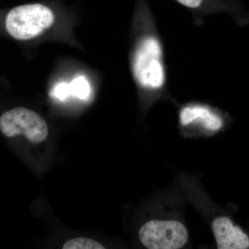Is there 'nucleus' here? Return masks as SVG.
Returning a JSON list of instances; mask_svg holds the SVG:
<instances>
[{
  "label": "nucleus",
  "mask_w": 249,
  "mask_h": 249,
  "mask_svg": "<svg viewBox=\"0 0 249 249\" xmlns=\"http://www.w3.org/2000/svg\"><path fill=\"white\" fill-rule=\"evenodd\" d=\"M71 93L80 99H88L90 93V86L84 76H78L70 83Z\"/></svg>",
  "instance_id": "nucleus-8"
},
{
  "label": "nucleus",
  "mask_w": 249,
  "mask_h": 249,
  "mask_svg": "<svg viewBox=\"0 0 249 249\" xmlns=\"http://www.w3.org/2000/svg\"><path fill=\"white\" fill-rule=\"evenodd\" d=\"M191 13L193 24L201 27L207 16L222 11L225 8L222 0H175Z\"/></svg>",
  "instance_id": "nucleus-7"
},
{
  "label": "nucleus",
  "mask_w": 249,
  "mask_h": 249,
  "mask_svg": "<svg viewBox=\"0 0 249 249\" xmlns=\"http://www.w3.org/2000/svg\"><path fill=\"white\" fill-rule=\"evenodd\" d=\"M130 53V70L137 88L148 99L167 94L168 67L164 43L145 0H139Z\"/></svg>",
  "instance_id": "nucleus-1"
},
{
  "label": "nucleus",
  "mask_w": 249,
  "mask_h": 249,
  "mask_svg": "<svg viewBox=\"0 0 249 249\" xmlns=\"http://www.w3.org/2000/svg\"><path fill=\"white\" fill-rule=\"evenodd\" d=\"M213 231L219 249H249V237L230 218L221 216L214 219Z\"/></svg>",
  "instance_id": "nucleus-6"
},
{
  "label": "nucleus",
  "mask_w": 249,
  "mask_h": 249,
  "mask_svg": "<svg viewBox=\"0 0 249 249\" xmlns=\"http://www.w3.org/2000/svg\"><path fill=\"white\" fill-rule=\"evenodd\" d=\"M71 95L70 85L65 83H58L52 91V96L59 100L64 101Z\"/></svg>",
  "instance_id": "nucleus-10"
},
{
  "label": "nucleus",
  "mask_w": 249,
  "mask_h": 249,
  "mask_svg": "<svg viewBox=\"0 0 249 249\" xmlns=\"http://www.w3.org/2000/svg\"><path fill=\"white\" fill-rule=\"evenodd\" d=\"M63 249H104L99 242L91 240V239L85 238V237H78V238L72 239L68 240L64 244Z\"/></svg>",
  "instance_id": "nucleus-9"
},
{
  "label": "nucleus",
  "mask_w": 249,
  "mask_h": 249,
  "mask_svg": "<svg viewBox=\"0 0 249 249\" xmlns=\"http://www.w3.org/2000/svg\"><path fill=\"white\" fill-rule=\"evenodd\" d=\"M0 131L8 138L24 136L34 142L45 141L49 134L45 119L36 111L16 107L0 116Z\"/></svg>",
  "instance_id": "nucleus-3"
},
{
  "label": "nucleus",
  "mask_w": 249,
  "mask_h": 249,
  "mask_svg": "<svg viewBox=\"0 0 249 249\" xmlns=\"http://www.w3.org/2000/svg\"><path fill=\"white\" fill-rule=\"evenodd\" d=\"M54 21L53 10L45 4L34 3L14 6L5 12L1 25L11 38L27 41L45 32L53 25Z\"/></svg>",
  "instance_id": "nucleus-2"
},
{
  "label": "nucleus",
  "mask_w": 249,
  "mask_h": 249,
  "mask_svg": "<svg viewBox=\"0 0 249 249\" xmlns=\"http://www.w3.org/2000/svg\"><path fill=\"white\" fill-rule=\"evenodd\" d=\"M139 237L149 249H178L188 240V232L182 223L176 220H150L141 227Z\"/></svg>",
  "instance_id": "nucleus-4"
},
{
  "label": "nucleus",
  "mask_w": 249,
  "mask_h": 249,
  "mask_svg": "<svg viewBox=\"0 0 249 249\" xmlns=\"http://www.w3.org/2000/svg\"><path fill=\"white\" fill-rule=\"evenodd\" d=\"M182 127H200L208 132H217L224 125V116L217 109L201 103H190L178 111Z\"/></svg>",
  "instance_id": "nucleus-5"
}]
</instances>
